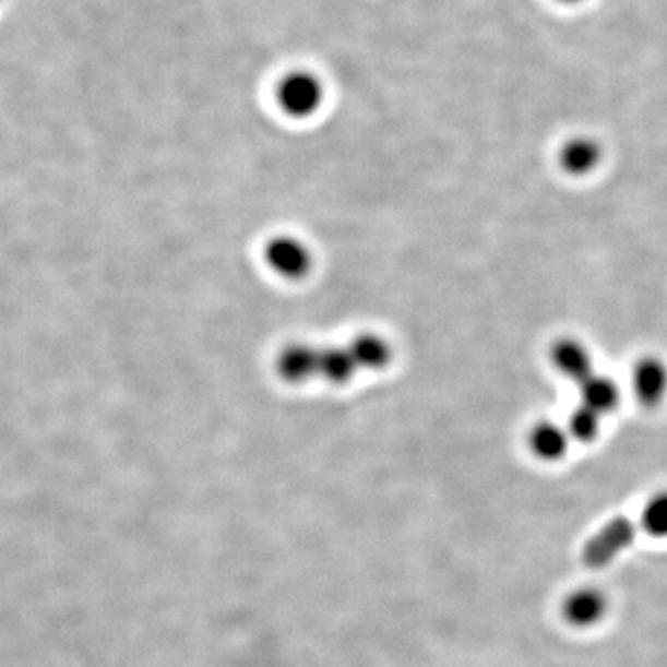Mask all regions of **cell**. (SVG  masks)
Returning <instances> with one entry per match:
<instances>
[{"label":"cell","mask_w":667,"mask_h":667,"mask_svg":"<svg viewBox=\"0 0 667 667\" xmlns=\"http://www.w3.org/2000/svg\"><path fill=\"white\" fill-rule=\"evenodd\" d=\"M634 536H636V528L629 517H614L589 538L588 544L584 547V555H582L584 562L588 568L603 570L606 565H610L624 549H629V545L634 541Z\"/></svg>","instance_id":"1"},{"label":"cell","mask_w":667,"mask_h":667,"mask_svg":"<svg viewBox=\"0 0 667 667\" xmlns=\"http://www.w3.org/2000/svg\"><path fill=\"white\" fill-rule=\"evenodd\" d=\"M325 92L318 76L308 71H295L284 76L276 87V98L282 110L294 117H308L318 111Z\"/></svg>","instance_id":"2"},{"label":"cell","mask_w":667,"mask_h":667,"mask_svg":"<svg viewBox=\"0 0 667 667\" xmlns=\"http://www.w3.org/2000/svg\"><path fill=\"white\" fill-rule=\"evenodd\" d=\"M632 390L638 401L656 408L667 395V366L656 356H643L632 369Z\"/></svg>","instance_id":"3"},{"label":"cell","mask_w":667,"mask_h":667,"mask_svg":"<svg viewBox=\"0 0 667 667\" xmlns=\"http://www.w3.org/2000/svg\"><path fill=\"white\" fill-rule=\"evenodd\" d=\"M551 360L563 377H568L576 384H582L595 373L589 350L575 337H560L552 343Z\"/></svg>","instance_id":"4"},{"label":"cell","mask_w":667,"mask_h":667,"mask_svg":"<svg viewBox=\"0 0 667 667\" xmlns=\"http://www.w3.org/2000/svg\"><path fill=\"white\" fill-rule=\"evenodd\" d=\"M267 262L273 270L288 278H299L310 270V252L307 247L299 243L297 239L281 238L275 239L267 247Z\"/></svg>","instance_id":"5"},{"label":"cell","mask_w":667,"mask_h":667,"mask_svg":"<svg viewBox=\"0 0 667 667\" xmlns=\"http://www.w3.org/2000/svg\"><path fill=\"white\" fill-rule=\"evenodd\" d=\"M606 605V597L599 589H576L563 603V616L575 627H589L605 616Z\"/></svg>","instance_id":"6"},{"label":"cell","mask_w":667,"mask_h":667,"mask_svg":"<svg viewBox=\"0 0 667 667\" xmlns=\"http://www.w3.org/2000/svg\"><path fill=\"white\" fill-rule=\"evenodd\" d=\"M528 448L539 460L557 462L568 453L570 434L557 422L541 421L528 432Z\"/></svg>","instance_id":"7"},{"label":"cell","mask_w":667,"mask_h":667,"mask_svg":"<svg viewBox=\"0 0 667 667\" xmlns=\"http://www.w3.org/2000/svg\"><path fill=\"white\" fill-rule=\"evenodd\" d=\"M278 373L289 382H302L319 374V349L310 345H291L278 358Z\"/></svg>","instance_id":"8"},{"label":"cell","mask_w":667,"mask_h":667,"mask_svg":"<svg viewBox=\"0 0 667 667\" xmlns=\"http://www.w3.org/2000/svg\"><path fill=\"white\" fill-rule=\"evenodd\" d=\"M579 388H581L582 404H586L600 416L616 410L619 404V388L610 377L594 373L579 384Z\"/></svg>","instance_id":"9"},{"label":"cell","mask_w":667,"mask_h":667,"mask_svg":"<svg viewBox=\"0 0 667 667\" xmlns=\"http://www.w3.org/2000/svg\"><path fill=\"white\" fill-rule=\"evenodd\" d=\"M355 356L347 349H319V374L336 384L347 382L358 371Z\"/></svg>","instance_id":"10"},{"label":"cell","mask_w":667,"mask_h":667,"mask_svg":"<svg viewBox=\"0 0 667 667\" xmlns=\"http://www.w3.org/2000/svg\"><path fill=\"white\" fill-rule=\"evenodd\" d=\"M358 368L382 369L392 358V350L384 340L377 336H360L349 347Z\"/></svg>","instance_id":"11"},{"label":"cell","mask_w":667,"mask_h":667,"mask_svg":"<svg viewBox=\"0 0 667 667\" xmlns=\"http://www.w3.org/2000/svg\"><path fill=\"white\" fill-rule=\"evenodd\" d=\"M562 167L571 175L592 171L599 162V147L592 141L576 140L562 151Z\"/></svg>","instance_id":"12"},{"label":"cell","mask_w":667,"mask_h":667,"mask_svg":"<svg viewBox=\"0 0 667 667\" xmlns=\"http://www.w3.org/2000/svg\"><path fill=\"white\" fill-rule=\"evenodd\" d=\"M600 414L592 410L586 404L576 406L575 410L571 412L570 421H568V434L582 443L595 440L599 434Z\"/></svg>","instance_id":"13"},{"label":"cell","mask_w":667,"mask_h":667,"mask_svg":"<svg viewBox=\"0 0 667 667\" xmlns=\"http://www.w3.org/2000/svg\"><path fill=\"white\" fill-rule=\"evenodd\" d=\"M642 525L651 536L667 538V491H662L645 504Z\"/></svg>","instance_id":"14"}]
</instances>
